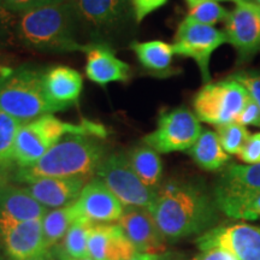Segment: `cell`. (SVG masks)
<instances>
[{"label": "cell", "mask_w": 260, "mask_h": 260, "mask_svg": "<svg viewBox=\"0 0 260 260\" xmlns=\"http://www.w3.org/2000/svg\"><path fill=\"white\" fill-rule=\"evenodd\" d=\"M167 240H175L210 229L218 220V206L203 183L193 180H169L157 191L149 210Z\"/></svg>", "instance_id": "1"}, {"label": "cell", "mask_w": 260, "mask_h": 260, "mask_svg": "<svg viewBox=\"0 0 260 260\" xmlns=\"http://www.w3.org/2000/svg\"><path fill=\"white\" fill-rule=\"evenodd\" d=\"M103 139L92 135L70 134L51 147L34 165L18 168L15 181L21 183L38 178L82 177L92 180L106 157Z\"/></svg>", "instance_id": "2"}, {"label": "cell", "mask_w": 260, "mask_h": 260, "mask_svg": "<svg viewBox=\"0 0 260 260\" xmlns=\"http://www.w3.org/2000/svg\"><path fill=\"white\" fill-rule=\"evenodd\" d=\"M74 4L50 3L18 15V42L44 53L83 52L84 44L77 39Z\"/></svg>", "instance_id": "3"}, {"label": "cell", "mask_w": 260, "mask_h": 260, "mask_svg": "<svg viewBox=\"0 0 260 260\" xmlns=\"http://www.w3.org/2000/svg\"><path fill=\"white\" fill-rule=\"evenodd\" d=\"M44 73L31 65L3 70L0 74V109L22 124L41 116L64 111L51 103L45 93Z\"/></svg>", "instance_id": "4"}, {"label": "cell", "mask_w": 260, "mask_h": 260, "mask_svg": "<svg viewBox=\"0 0 260 260\" xmlns=\"http://www.w3.org/2000/svg\"><path fill=\"white\" fill-rule=\"evenodd\" d=\"M70 134L92 135L104 139L107 135L105 126L96 122L84 121L73 124L60 121L54 115H45L24 123L16 136L14 148V162L18 168L34 165L51 147L64 136Z\"/></svg>", "instance_id": "5"}, {"label": "cell", "mask_w": 260, "mask_h": 260, "mask_svg": "<svg viewBox=\"0 0 260 260\" xmlns=\"http://www.w3.org/2000/svg\"><path fill=\"white\" fill-rule=\"evenodd\" d=\"M249 100L251 95L246 87L229 76L218 82L204 84L194 96V113L200 122L217 128L236 122Z\"/></svg>", "instance_id": "6"}, {"label": "cell", "mask_w": 260, "mask_h": 260, "mask_svg": "<svg viewBox=\"0 0 260 260\" xmlns=\"http://www.w3.org/2000/svg\"><path fill=\"white\" fill-rule=\"evenodd\" d=\"M95 177L103 182L124 207H142L151 210L157 191L148 188L133 169L128 154H107L100 162Z\"/></svg>", "instance_id": "7"}, {"label": "cell", "mask_w": 260, "mask_h": 260, "mask_svg": "<svg viewBox=\"0 0 260 260\" xmlns=\"http://www.w3.org/2000/svg\"><path fill=\"white\" fill-rule=\"evenodd\" d=\"M203 132L200 121L186 107L161 113L157 128L144 138V144L158 153L189 151Z\"/></svg>", "instance_id": "8"}, {"label": "cell", "mask_w": 260, "mask_h": 260, "mask_svg": "<svg viewBox=\"0 0 260 260\" xmlns=\"http://www.w3.org/2000/svg\"><path fill=\"white\" fill-rule=\"evenodd\" d=\"M224 44H228L224 30L184 18L175 34L172 48L177 56L190 58L195 61L201 79L206 84L211 82L210 63L212 54Z\"/></svg>", "instance_id": "9"}, {"label": "cell", "mask_w": 260, "mask_h": 260, "mask_svg": "<svg viewBox=\"0 0 260 260\" xmlns=\"http://www.w3.org/2000/svg\"><path fill=\"white\" fill-rule=\"evenodd\" d=\"M74 9L79 28L100 37L121 31L135 19L130 0H75Z\"/></svg>", "instance_id": "10"}, {"label": "cell", "mask_w": 260, "mask_h": 260, "mask_svg": "<svg viewBox=\"0 0 260 260\" xmlns=\"http://www.w3.org/2000/svg\"><path fill=\"white\" fill-rule=\"evenodd\" d=\"M200 251L223 248L239 260H260V228L245 223L217 226L197 240Z\"/></svg>", "instance_id": "11"}, {"label": "cell", "mask_w": 260, "mask_h": 260, "mask_svg": "<svg viewBox=\"0 0 260 260\" xmlns=\"http://www.w3.org/2000/svg\"><path fill=\"white\" fill-rule=\"evenodd\" d=\"M223 30L241 63L251 60L260 52V18L248 0L237 3Z\"/></svg>", "instance_id": "12"}, {"label": "cell", "mask_w": 260, "mask_h": 260, "mask_svg": "<svg viewBox=\"0 0 260 260\" xmlns=\"http://www.w3.org/2000/svg\"><path fill=\"white\" fill-rule=\"evenodd\" d=\"M79 219L92 224H111L118 222L125 207L102 181L90 180L74 203Z\"/></svg>", "instance_id": "13"}, {"label": "cell", "mask_w": 260, "mask_h": 260, "mask_svg": "<svg viewBox=\"0 0 260 260\" xmlns=\"http://www.w3.org/2000/svg\"><path fill=\"white\" fill-rule=\"evenodd\" d=\"M0 241L11 260H27L48 251L42 233V219L0 220Z\"/></svg>", "instance_id": "14"}, {"label": "cell", "mask_w": 260, "mask_h": 260, "mask_svg": "<svg viewBox=\"0 0 260 260\" xmlns=\"http://www.w3.org/2000/svg\"><path fill=\"white\" fill-rule=\"evenodd\" d=\"M118 224L139 253L159 254L165 249L167 239L149 210L125 207Z\"/></svg>", "instance_id": "15"}, {"label": "cell", "mask_w": 260, "mask_h": 260, "mask_svg": "<svg viewBox=\"0 0 260 260\" xmlns=\"http://www.w3.org/2000/svg\"><path fill=\"white\" fill-rule=\"evenodd\" d=\"M86 53V75L92 82L105 87L112 82H128L130 67L119 59L110 47L104 42H92L84 45Z\"/></svg>", "instance_id": "16"}, {"label": "cell", "mask_w": 260, "mask_h": 260, "mask_svg": "<svg viewBox=\"0 0 260 260\" xmlns=\"http://www.w3.org/2000/svg\"><path fill=\"white\" fill-rule=\"evenodd\" d=\"M89 258L93 260H130L136 248L119 224H93L88 241Z\"/></svg>", "instance_id": "17"}, {"label": "cell", "mask_w": 260, "mask_h": 260, "mask_svg": "<svg viewBox=\"0 0 260 260\" xmlns=\"http://www.w3.org/2000/svg\"><path fill=\"white\" fill-rule=\"evenodd\" d=\"M89 181L82 177L38 178L27 183L25 188L41 205L53 210L74 204Z\"/></svg>", "instance_id": "18"}, {"label": "cell", "mask_w": 260, "mask_h": 260, "mask_svg": "<svg viewBox=\"0 0 260 260\" xmlns=\"http://www.w3.org/2000/svg\"><path fill=\"white\" fill-rule=\"evenodd\" d=\"M48 212L27 188L4 186L0 188V220L28 222L42 219Z\"/></svg>", "instance_id": "19"}, {"label": "cell", "mask_w": 260, "mask_h": 260, "mask_svg": "<svg viewBox=\"0 0 260 260\" xmlns=\"http://www.w3.org/2000/svg\"><path fill=\"white\" fill-rule=\"evenodd\" d=\"M45 93L51 103L69 109L79 102L83 88V79L77 70L68 67H56L44 73Z\"/></svg>", "instance_id": "20"}, {"label": "cell", "mask_w": 260, "mask_h": 260, "mask_svg": "<svg viewBox=\"0 0 260 260\" xmlns=\"http://www.w3.org/2000/svg\"><path fill=\"white\" fill-rule=\"evenodd\" d=\"M218 210L234 219L260 218V191L243 193L216 186L213 193Z\"/></svg>", "instance_id": "21"}, {"label": "cell", "mask_w": 260, "mask_h": 260, "mask_svg": "<svg viewBox=\"0 0 260 260\" xmlns=\"http://www.w3.org/2000/svg\"><path fill=\"white\" fill-rule=\"evenodd\" d=\"M132 50L134 51L139 63L151 74L158 76H169L172 71V60L175 52L172 45L165 41L153 40L132 44Z\"/></svg>", "instance_id": "22"}, {"label": "cell", "mask_w": 260, "mask_h": 260, "mask_svg": "<svg viewBox=\"0 0 260 260\" xmlns=\"http://www.w3.org/2000/svg\"><path fill=\"white\" fill-rule=\"evenodd\" d=\"M188 153L201 169L207 171L219 170L229 161V154L222 147L217 133L209 129H203Z\"/></svg>", "instance_id": "23"}, {"label": "cell", "mask_w": 260, "mask_h": 260, "mask_svg": "<svg viewBox=\"0 0 260 260\" xmlns=\"http://www.w3.org/2000/svg\"><path fill=\"white\" fill-rule=\"evenodd\" d=\"M128 158L140 180L148 188L158 191L162 175V162L158 152L144 144L132 149Z\"/></svg>", "instance_id": "24"}, {"label": "cell", "mask_w": 260, "mask_h": 260, "mask_svg": "<svg viewBox=\"0 0 260 260\" xmlns=\"http://www.w3.org/2000/svg\"><path fill=\"white\" fill-rule=\"evenodd\" d=\"M217 187L243 193L260 191V162L246 165L230 164L219 178Z\"/></svg>", "instance_id": "25"}, {"label": "cell", "mask_w": 260, "mask_h": 260, "mask_svg": "<svg viewBox=\"0 0 260 260\" xmlns=\"http://www.w3.org/2000/svg\"><path fill=\"white\" fill-rule=\"evenodd\" d=\"M79 219L74 204L60 209L48 210L42 218V233L46 247L48 249L58 245L60 240L64 239L70 226Z\"/></svg>", "instance_id": "26"}, {"label": "cell", "mask_w": 260, "mask_h": 260, "mask_svg": "<svg viewBox=\"0 0 260 260\" xmlns=\"http://www.w3.org/2000/svg\"><path fill=\"white\" fill-rule=\"evenodd\" d=\"M92 226V223L77 219L68 230L63 242L59 245L63 251L73 258H89L88 241Z\"/></svg>", "instance_id": "27"}, {"label": "cell", "mask_w": 260, "mask_h": 260, "mask_svg": "<svg viewBox=\"0 0 260 260\" xmlns=\"http://www.w3.org/2000/svg\"><path fill=\"white\" fill-rule=\"evenodd\" d=\"M22 123L0 109V164L14 161L16 136Z\"/></svg>", "instance_id": "28"}, {"label": "cell", "mask_w": 260, "mask_h": 260, "mask_svg": "<svg viewBox=\"0 0 260 260\" xmlns=\"http://www.w3.org/2000/svg\"><path fill=\"white\" fill-rule=\"evenodd\" d=\"M229 15L230 11H228L218 2H204L189 8L186 18L195 23L214 27L220 22L225 23Z\"/></svg>", "instance_id": "29"}, {"label": "cell", "mask_w": 260, "mask_h": 260, "mask_svg": "<svg viewBox=\"0 0 260 260\" xmlns=\"http://www.w3.org/2000/svg\"><path fill=\"white\" fill-rule=\"evenodd\" d=\"M217 135H218L220 144L224 151L228 154H239L249 139L248 129L240 123H229V124L217 126Z\"/></svg>", "instance_id": "30"}, {"label": "cell", "mask_w": 260, "mask_h": 260, "mask_svg": "<svg viewBox=\"0 0 260 260\" xmlns=\"http://www.w3.org/2000/svg\"><path fill=\"white\" fill-rule=\"evenodd\" d=\"M18 15L6 8L3 0H0V50L15 46L18 42L17 37Z\"/></svg>", "instance_id": "31"}, {"label": "cell", "mask_w": 260, "mask_h": 260, "mask_svg": "<svg viewBox=\"0 0 260 260\" xmlns=\"http://www.w3.org/2000/svg\"><path fill=\"white\" fill-rule=\"evenodd\" d=\"M232 79L246 87L249 95L260 109V73L256 70H242L233 74Z\"/></svg>", "instance_id": "32"}, {"label": "cell", "mask_w": 260, "mask_h": 260, "mask_svg": "<svg viewBox=\"0 0 260 260\" xmlns=\"http://www.w3.org/2000/svg\"><path fill=\"white\" fill-rule=\"evenodd\" d=\"M168 0H130L136 23H141L144 19L164 6Z\"/></svg>", "instance_id": "33"}, {"label": "cell", "mask_w": 260, "mask_h": 260, "mask_svg": "<svg viewBox=\"0 0 260 260\" xmlns=\"http://www.w3.org/2000/svg\"><path fill=\"white\" fill-rule=\"evenodd\" d=\"M239 158L246 164H259L260 162V133L249 136L246 145L240 152Z\"/></svg>", "instance_id": "34"}, {"label": "cell", "mask_w": 260, "mask_h": 260, "mask_svg": "<svg viewBox=\"0 0 260 260\" xmlns=\"http://www.w3.org/2000/svg\"><path fill=\"white\" fill-rule=\"evenodd\" d=\"M236 123H240L242 125H253L260 128V109L256 105L254 100L252 99L247 103V105L243 107V110L237 116Z\"/></svg>", "instance_id": "35"}, {"label": "cell", "mask_w": 260, "mask_h": 260, "mask_svg": "<svg viewBox=\"0 0 260 260\" xmlns=\"http://www.w3.org/2000/svg\"><path fill=\"white\" fill-rule=\"evenodd\" d=\"M10 11L16 15H21L29 10L40 8L46 4H50L51 0H3Z\"/></svg>", "instance_id": "36"}, {"label": "cell", "mask_w": 260, "mask_h": 260, "mask_svg": "<svg viewBox=\"0 0 260 260\" xmlns=\"http://www.w3.org/2000/svg\"><path fill=\"white\" fill-rule=\"evenodd\" d=\"M191 260H239L232 252L223 248H211L201 251Z\"/></svg>", "instance_id": "37"}, {"label": "cell", "mask_w": 260, "mask_h": 260, "mask_svg": "<svg viewBox=\"0 0 260 260\" xmlns=\"http://www.w3.org/2000/svg\"><path fill=\"white\" fill-rule=\"evenodd\" d=\"M50 249H51L52 254H53L54 259H56V260H93L90 258H73V256L67 254V253L63 251V248H61L59 245L53 246Z\"/></svg>", "instance_id": "38"}, {"label": "cell", "mask_w": 260, "mask_h": 260, "mask_svg": "<svg viewBox=\"0 0 260 260\" xmlns=\"http://www.w3.org/2000/svg\"><path fill=\"white\" fill-rule=\"evenodd\" d=\"M130 260H160V255L151 253H136Z\"/></svg>", "instance_id": "39"}, {"label": "cell", "mask_w": 260, "mask_h": 260, "mask_svg": "<svg viewBox=\"0 0 260 260\" xmlns=\"http://www.w3.org/2000/svg\"><path fill=\"white\" fill-rule=\"evenodd\" d=\"M187 4L189 8H193V6L200 4V3H204V2H233L237 4V3L242 2V0H186Z\"/></svg>", "instance_id": "40"}, {"label": "cell", "mask_w": 260, "mask_h": 260, "mask_svg": "<svg viewBox=\"0 0 260 260\" xmlns=\"http://www.w3.org/2000/svg\"><path fill=\"white\" fill-rule=\"evenodd\" d=\"M27 260H56V259H54L53 254H52L51 249H48V251L41 253L40 255H37V256H34V258H30Z\"/></svg>", "instance_id": "41"}, {"label": "cell", "mask_w": 260, "mask_h": 260, "mask_svg": "<svg viewBox=\"0 0 260 260\" xmlns=\"http://www.w3.org/2000/svg\"><path fill=\"white\" fill-rule=\"evenodd\" d=\"M75 0H51V3H56V4H74Z\"/></svg>", "instance_id": "42"}, {"label": "cell", "mask_w": 260, "mask_h": 260, "mask_svg": "<svg viewBox=\"0 0 260 260\" xmlns=\"http://www.w3.org/2000/svg\"><path fill=\"white\" fill-rule=\"evenodd\" d=\"M251 5H252L253 10H254V11H255V14L258 15V17L260 18V6L258 4H255V3H251Z\"/></svg>", "instance_id": "43"}, {"label": "cell", "mask_w": 260, "mask_h": 260, "mask_svg": "<svg viewBox=\"0 0 260 260\" xmlns=\"http://www.w3.org/2000/svg\"><path fill=\"white\" fill-rule=\"evenodd\" d=\"M255 2H256V4H258V5L260 6V0H255Z\"/></svg>", "instance_id": "44"}, {"label": "cell", "mask_w": 260, "mask_h": 260, "mask_svg": "<svg viewBox=\"0 0 260 260\" xmlns=\"http://www.w3.org/2000/svg\"><path fill=\"white\" fill-rule=\"evenodd\" d=\"M3 70H4V69H2V68H0V74H2V73H3Z\"/></svg>", "instance_id": "45"}, {"label": "cell", "mask_w": 260, "mask_h": 260, "mask_svg": "<svg viewBox=\"0 0 260 260\" xmlns=\"http://www.w3.org/2000/svg\"><path fill=\"white\" fill-rule=\"evenodd\" d=\"M242 2H246V0H242Z\"/></svg>", "instance_id": "46"}]
</instances>
